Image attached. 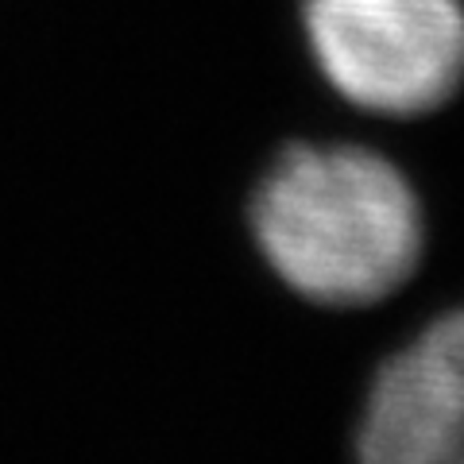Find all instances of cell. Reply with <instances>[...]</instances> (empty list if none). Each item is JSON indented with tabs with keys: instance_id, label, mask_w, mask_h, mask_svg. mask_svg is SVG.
I'll use <instances>...</instances> for the list:
<instances>
[{
	"instance_id": "obj_1",
	"label": "cell",
	"mask_w": 464,
	"mask_h": 464,
	"mask_svg": "<svg viewBox=\"0 0 464 464\" xmlns=\"http://www.w3.org/2000/svg\"><path fill=\"white\" fill-rule=\"evenodd\" d=\"M248 225L275 279L329 310L391 298L426 252V213L411 179L356 143L279 151L252 190Z\"/></svg>"
},
{
	"instance_id": "obj_2",
	"label": "cell",
	"mask_w": 464,
	"mask_h": 464,
	"mask_svg": "<svg viewBox=\"0 0 464 464\" xmlns=\"http://www.w3.org/2000/svg\"><path fill=\"white\" fill-rule=\"evenodd\" d=\"M322 78L375 116L441 109L464 82V0H302Z\"/></svg>"
},
{
	"instance_id": "obj_3",
	"label": "cell",
	"mask_w": 464,
	"mask_h": 464,
	"mask_svg": "<svg viewBox=\"0 0 464 464\" xmlns=\"http://www.w3.org/2000/svg\"><path fill=\"white\" fill-rule=\"evenodd\" d=\"M356 464H464V306L387 356L360 406Z\"/></svg>"
}]
</instances>
